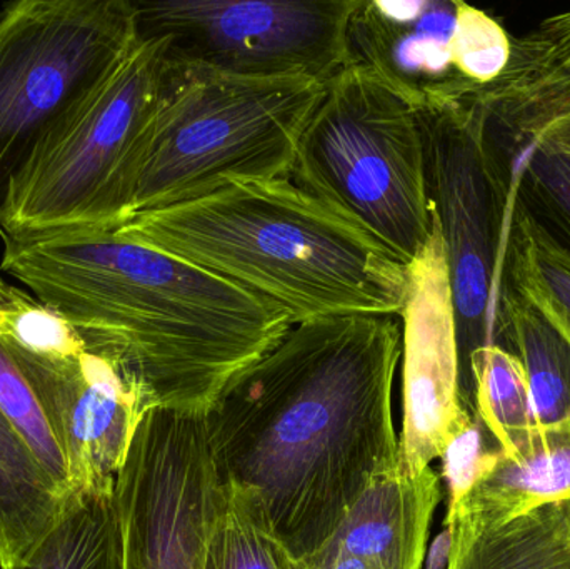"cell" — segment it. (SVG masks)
Returning <instances> with one entry per match:
<instances>
[{
	"label": "cell",
	"mask_w": 570,
	"mask_h": 569,
	"mask_svg": "<svg viewBox=\"0 0 570 569\" xmlns=\"http://www.w3.org/2000/svg\"><path fill=\"white\" fill-rule=\"evenodd\" d=\"M394 316L294 324L204 416L220 484L249 490L298 569L334 537L377 474L397 464Z\"/></svg>",
	"instance_id": "cell-1"
},
{
	"label": "cell",
	"mask_w": 570,
	"mask_h": 569,
	"mask_svg": "<svg viewBox=\"0 0 570 569\" xmlns=\"http://www.w3.org/2000/svg\"><path fill=\"white\" fill-rule=\"evenodd\" d=\"M2 241L0 269L59 313L150 410L206 416L294 326L277 304L114 230Z\"/></svg>",
	"instance_id": "cell-2"
},
{
	"label": "cell",
	"mask_w": 570,
	"mask_h": 569,
	"mask_svg": "<svg viewBox=\"0 0 570 569\" xmlns=\"http://www.w3.org/2000/svg\"><path fill=\"white\" fill-rule=\"evenodd\" d=\"M114 233L174 254L287 311L292 323L401 317L409 266L291 177L230 179Z\"/></svg>",
	"instance_id": "cell-3"
},
{
	"label": "cell",
	"mask_w": 570,
	"mask_h": 569,
	"mask_svg": "<svg viewBox=\"0 0 570 569\" xmlns=\"http://www.w3.org/2000/svg\"><path fill=\"white\" fill-rule=\"evenodd\" d=\"M170 72L164 43L137 39L112 72L37 144L10 184L0 237L116 230L132 213Z\"/></svg>",
	"instance_id": "cell-4"
},
{
	"label": "cell",
	"mask_w": 570,
	"mask_h": 569,
	"mask_svg": "<svg viewBox=\"0 0 570 569\" xmlns=\"http://www.w3.org/2000/svg\"><path fill=\"white\" fill-rule=\"evenodd\" d=\"M419 107L417 97L352 62L325 82L291 174L407 266L434 230Z\"/></svg>",
	"instance_id": "cell-5"
},
{
	"label": "cell",
	"mask_w": 570,
	"mask_h": 569,
	"mask_svg": "<svg viewBox=\"0 0 570 569\" xmlns=\"http://www.w3.org/2000/svg\"><path fill=\"white\" fill-rule=\"evenodd\" d=\"M324 92L314 77L173 67L130 216L197 199L230 179L291 177Z\"/></svg>",
	"instance_id": "cell-6"
},
{
	"label": "cell",
	"mask_w": 570,
	"mask_h": 569,
	"mask_svg": "<svg viewBox=\"0 0 570 569\" xmlns=\"http://www.w3.org/2000/svg\"><path fill=\"white\" fill-rule=\"evenodd\" d=\"M468 84L419 107L429 199L448 257L461 387L472 357L492 343L502 247L514 184L511 156Z\"/></svg>",
	"instance_id": "cell-7"
},
{
	"label": "cell",
	"mask_w": 570,
	"mask_h": 569,
	"mask_svg": "<svg viewBox=\"0 0 570 569\" xmlns=\"http://www.w3.org/2000/svg\"><path fill=\"white\" fill-rule=\"evenodd\" d=\"M132 0H19L0 12V216L50 127L127 56Z\"/></svg>",
	"instance_id": "cell-8"
},
{
	"label": "cell",
	"mask_w": 570,
	"mask_h": 569,
	"mask_svg": "<svg viewBox=\"0 0 570 569\" xmlns=\"http://www.w3.org/2000/svg\"><path fill=\"white\" fill-rule=\"evenodd\" d=\"M137 39L159 40L170 66L328 82L352 63L361 0H132Z\"/></svg>",
	"instance_id": "cell-9"
},
{
	"label": "cell",
	"mask_w": 570,
	"mask_h": 569,
	"mask_svg": "<svg viewBox=\"0 0 570 569\" xmlns=\"http://www.w3.org/2000/svg\"><path fill=\"white\" fill-rule=\"evenodd\" d=\"M219 498L204 416L147 411L116 480L124 569H204Z\"/></svg>",
	"instance_id": "cell-10"
},
{
	"label": "cell",
	"mask_w": 570,
	"mask_h": 569,
	"mask_svg": "<svg viewBox=\"0 0 570 569\" xmlns=\"http://www.w3.org/2000/svg\"><path fill=\"white\" fill-rule=\"evenodd\" d=\"M402 333V430L397 468L422 473L441 460L474 408L461 387L458 330L444 241L434 230L421 256L409 266Z\"/></svg>",
	"instance_id": "cell-11"
},
{
	"label": "cell",
	"mask_w": 570,
	"mask_h": 569,
	"mask_svg": "<svg viewBox=\"0 0 570 569\" xmlns=\"http://www.w3.org/2000/svg\"><path fill=\"white\" fill-rule=\"evenodd\" d=\"M12 354L66 458L72 494L112 493L137 430L150 408L106 357Z\"/></svg>",
	"instance_id": "cell-12"
},
{
	"label": "cell",
	"mask_w": 570,
	"mask_h": 569,
	"mask_svg": "<svg viewBox=\"0 0 570 569\" xmlns=\"http://www.w3.org/2000/svg\"><path fill=\"white\" fill-rule=\"evenodd\" d=\"M441 498V477L432 467L411 477L395 464L368 483L334 537L302 569L337 558L374 569H422Z\"/></svg>",
	"instance_id": "cell-13"
},
{
	"label": "cell",
	"mask_w": 570,
	"mask_h": 569,
	"mask_svg": "<svg viewBox=\"0 0 570 569\" xmlns=\"http://www.w3.org/2000/svg\"><path fill=\"white\" fill-rule=\"evenodd\" d=\"M468 90L504 146L532 139L570 102V10L512 39L504 72L488 86L468 84Z\"/></svg>",
	"instance_id": "cell-14"
},
{
	"label": "cell",
	"mask_w": 570,
	"mask_h": 569,
	"mask_svg": "<svg viewBox=\"0 0 570 569\" xmlns=\"http://www.w3.org/2000/svg\"><path fill=\"white\" fill-rule=\"evenodd\" d=\"M570 501V421L535 431L528 453L489 471L448 518L461 513L482 527H502L538 508Z\"/></svg>",
	"instance_id": "cell-15"
},
{
	"label": "cell",
	"mask_w": 570,
	"mask_h": 569,
	"mask_svg": "<svg viewBox=\"0 0 570 569\" xmlns=\"http://www.w3.org/2000/svg\"><path fill=\"white\" fill-rule=\"evenodd\" d=\"M492 343L514 353L528 374L535 431L570 421V343L534 304L499 283Z\"/></svg>",
	"instance_id": "cell-16"
},
{
	"label": "cell",
	"mask_w": 570,
	"mask_h": 569,
	"mask_svg": "<svg viewBox=\"0 0 570 569\" xmlns=\"http://www.w3.org/2000/svg\"><path fill=\"white\" fill-rule=\"evenodd\" d=\"M448 569H570V501L538 508L502 527L464 514L445 520Z\"/></svg>",
	"instance_id": "cell-17"
},
{
	"label": "cell",
	"mask_w": 570,
	"mask_h": 569,
	"mask_svg": "<svg viewBox=\"0 0 570 569\" xmlns=\"http://www.w3.org/2000/svg\"><path fill=\"white\" fill-rule=\"evenodd\" d=\"M70 497L0 410V569L29 555L52 530Z\"/></svg>",
	"instance_id": "cell-18"
},
{
	"label": "cell",
	"mask_w": 570,
	"mask_h": 569,
	"mask_svg": "<svg viewBox=\"0 0 570 569\" xmlns=\"http://www.w3.org/2000/svg\"><path fill=\"white\" fill-rule=\"evenodd\" d=\"M501 283L534 304L570 336V251L512 197L502 247Z\"/></svg>",
	"instance_id": "cell-19"
},
{
	"label": "cell",
	"mask_w": 570,
	"mask_h": 569,
	"mask_svg": "<svg viewBox=\"0 0 570 569\" xmlns=\"http://www.w3.org/2000/svg\"><path fill=\"white\" fill-rule=\"evenodd\" d=\"M7 569H124L116 490L72 494L52 530Z\"/></svg>",
	"instance_id": "cell-20"
},
{
	"label": "cell",
	"mask_w": 570,
	"mask_h": 569,
	"mask_svg": "<svg viewBox=\"0 0 570 569\" xmlns=\"http://www.w3.org/2000/svg\"><path fill=\"white\" fill-rule=\"evenodd\" d=\"M464 400L495 438L505 460L528 453L535 436L524 364L499 344H488L469 364Z\"/></svg>",
	"instance_id": "cell-21"
},
{
	"label": "cell",
	"mask_w": 570,
	"mask_h": 569,
	"mask_svg": "<svg viewBox=\"0 0 570 569\" xmlns=\"http://www.w3.org/2000/svg\"><path fill=\"white\" fill-rule=\"evenodd\" d=\"M204 569H298L267 521L257 498L220 484Z\"/></svg>",
	"instance_id": "cell-22"
},
{
	"label": "cell",
	"mask_w": 570,
	"mask_h": 569,
	"mask_svg": "<svg viewBox=\"0 0 570 569\" xmlns=\"http://www.w3.org/2000/svg\"><path fill=\"white\" fill-rule=\"evenodd\" d=\"M508 153L519 203L570 251V154L539 143Z\"/></svg>",
	"instance_id": "cell-23"
},
{
	"label": "cell",
	"mask_w": 570,
	"mask_h": 569,
	"mask_svg": "<svg viewBox=\"0 0 570 569\" xmlns=\"http://www.w3.org/2000/svg\"><path fill=\"white\" fill-rule=\"evenodd\" d=\"M0 341L12 350L43 357L86 351L79 334L52 307L0 277Z\"/></svg>",
	"instance_id": "cell-24"
},
{
	"label": "cell",
	"mask_w": 570,
	"mask_h": 569,
	"mask_svg": "<svg viewBox=\"0 0 570 569\" xmlns=\"http://www.w3.org/2000/svg\"><path fill=\"white\" fill-rule=\"evenodd\" d=\"M512 39L508 30L484 10L454 2L449 52L455 76L471 86L494 82L511 59Z\"/></svg>",
	"instance_id": "cell-25"
},
{
	"label": "cell",
	"mask_w": 570,
	"mask_h": 569,
	"mask_svg": "<svg viewBox=\"0 0 570 569\" xmlns=\"http://www.w3.org/2000/svg\"><path fill=\"white\" fill-rule=\"evenodd\" d=\"M0 410L22 434L23 440L30 444L53 481L63 491L72 494L62 450L47 423L36 393L27 383L19 364L2 341H0Z\"/></svg>",
	"instance_id": "cell-26"
},
{
	"label": "cell",
	"mask_w": 570,
	"mask_h": 569,
	"mask_svg": "<svg viewBox=\"0 0 570 569\" xmlns=\"http://www.w3.org/2000/svg\"><path fill=\"white\" fill-rule=\"evenodd\" d=\"M482 428L484 424L478 414L472 413L442 454V474L449 488L448 513L454 511L472 488L498 464L499 450H485Z\"/></svg>",
	"instance_id": "cell-27"
},
{
	"label": "cell",
	"mask_w": 570,
	"mask_h": 569,
	"mask_svg": "<svg viewBox=\"0 0 570 569\" xmlns=\"http://www.w3.org/2000/svg\"><path fill=\"white\" fill-rule=\"evenodd\" d=\"M528 143H539L551 149L570 154V102L566 104Z\"/></svg>",
	"instance_id": "cell-28"
},
{
	"label": "cell",
	"mask_w": 570,
	"mask_h": 569,
	"mask_svg": "<svg viewBox=\"0 0 570 569\" xmlns=\"http://www.w3.org/2000/svg\"><path fill=\"white\" fill-rule=\"evenodd\" d=\"M449 551H451V533L445 528L432 548L431 563H429L431 568L429 569H448Z\"/></svg>",
	"instance_id": "cell-29"
},
{
	"label": "cell",
	"mask_w": 570,
	"mask_h": 569,
	"mask_svg": "<svg viewBox=\"0 0 570 569\" xmlns=\"http://www.w3.org/2000/svg\"><path fill=\"white\" fill-rule=\"evenodd\" d=\"M305 569H374L365 565L364 561L355 558H337V560L324 561V563L312 565Z\"/></svg>",
	"instance_id": "cell-30"
}]
</instances>
